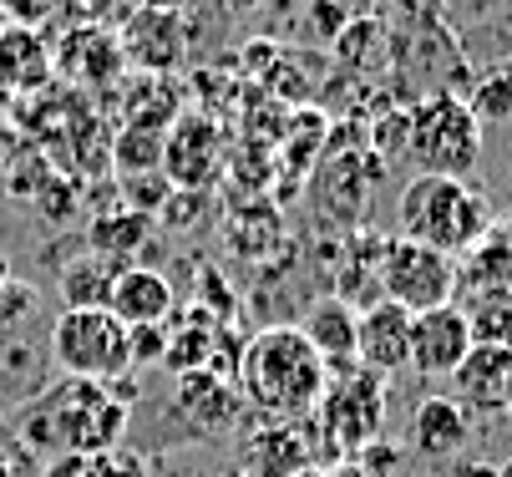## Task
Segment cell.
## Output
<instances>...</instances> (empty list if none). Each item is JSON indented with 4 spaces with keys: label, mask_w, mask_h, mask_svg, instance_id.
Returning <instances> with one entry per match:
<instances>
[{
    "label": "cell",
    "mask_w": 512,
    "mask_h": 477,
    "mask_svg": "<svg viewBox=\"0 0 512 477\" xmlns=\"http://www.w3.org/2000/svg\"><path fill=\"white\" fill-rule=\"evenodd\" d=\"M122 173H163V132L153 127H127L117 138Z\"/></svg>",
    "instance_id": "25"
},
{
    "label": "cell",
    "mask_w": 512,
    "mask_h": 477,
    "mask_svg": "<svg viewBox=\"0 0 512 477\" xmlns=\"http://www.w3.org/2000/svg\"><path fill=\"white\" fill-rule=\"evenodd\" d=\"M0 427H6V401H0Z\"/></svg>",
    "instance_id": "41"
},
{
    "label": "cell",
    "mask_w": 512,
    "mask_h": 477,
    "mask_svg": "<svg viewBox=\"0 0 512 477\" xmlns=\"http://www.w3.org/2000/svg\"><path fill=\"white\" fill-rule=\"evenodd\" d=\"M122 437H127V406L112 401L107 386L71 381V376L36 391L31 406L16 417V447H26L31 457H51V462L102 457L122 447Z\"/></svg>",
    "instance_id": "1"
},
{
    "label": "cell",
    "mask_w": 512,
    "mask_h": 477,
    "mask_svg": "<svg viewBox=\"0 0 512 477\" xmlns=\"http://www.w3.org/2000/svg\"><path fill=\"white\" fill-rule=\"evenodd\" d=\"M406 127H411V112H391L376 122V143L381 153H406Z\"/></svg>",
    "instance_id": "31"
},
{
    "label": "cell",
    "mask_w": 512,
    "mask_h": 477,
    "mask_svg": "<svg viewBox=\"0 0 512 477\" xmlns=\"http://www.w3.org/2000/svg\"><path fill=\"white\" fill-rule=\"evenodd\" d=\"M0 477H26V472L16 467V457H11L6 447H0Z\"/></svg>",
    "instance_id": "35"
},
{
    "label": "cell",
    "mask_w": 512,
    "mask_h": 477,
    "mask_svg": "<svg viewBox=\"0 0 512 477\" xmlns=\"http://www.w3.org/2000/svg\"><path fill=\"white\" fill-rule=\"evenodd\" d=\"M355 366L376 371V376H396L411 366V310H401L396 300H376L360 310V330H355Z\"/></svg>",
    "instance_id": "10"
},
{
    "label": "cell",
    "mask_w": 512,
    "mask_h": 477,
    "mask_svg": "<svg viewBox=\"0 0 512 477\" xmlns=\"http://www.w3.org/2000/svg\"><path fill=\"white\" fill-rule=\"evenodd\" d=\"M234 376L239 396L264 422H310L330 386V366L315 356L300 325H264L249 335Z\"/></svg>",
    "instance_id": "2"
},
{
    "label": "cell",
    "mask_w": 512,
    "mask_h": 477,
    "mask_svg": "<svg viewBox=\"0 0 512 477\" xmlns=\"http://www.w3.org/2000/svg\"><path fill=\"white\" fill-rule=\"evenodd\" d=\"M127 351H132V371L168 361V330H163V325H137V330H127Z\"/></svg>",
    "instance_id": "28"
},
{
    "label": "cell",
    "mask_w": 512,
    "mask_h": 477,
    "mask_svg": "<svg viewBox=\"0 0 512 477\" xmlns=\"http://www.w3.org/2000/svg\"><path fill=\"white\" fill-rule=\"evenodd\" d=\"M320 467L315 432L305 422H264L244 437V472L249 477H300Z\"/></svg>",
    "instance_id": "11"
},
{
    "label": "cell",
    "mask_w": 512,
    "mask_h": 477,
    "mask_svg": "<svg viewBox=\"0 0 512 477\" xmlns=\"http://www.w3.org/2000/svg\"><path fill=\"white\" fill-rule=\"evenodd\" d=\"M401 239L442 249V254H467L487 229H492V209L477 188H467L462 178H436V173H416L401 188Z\"/></svg>",
    "instance_id": "3"
},
{
    "label": "cell",
    "mask_w": 512,
    "mask_h": 477,
    "mask_svg": "<svg viewBox=\"0 0 512 477\" xmlns=\"http://www.w3.org/2000/svg\"><path fill=\"white\" fill-rule=\"evenodd\" d=\"M51 6H82V0H51Z\"/></svg>",
    "instance_id": "40"
},
{
    "label": "cell",
    "mask_w": 512,
    "mask_h": 477,
    "mask_svg": "<svg viewBox=\"0 0 512 477\" xmlns=\"http://www.w3.org/2000/svg\"><path fill=\"white\" fill-rule=\"evenodd\" d=\"M239 386L229 376H213V371H188L173 386V417H183V437H203V432H224L239 417Z\"/></svg>",
    "instance_id": "12"
},
{
    "label": "cell",
    "mask_w": 512,
    "mask_h": 477,
    "mask_svg": "<svg viewBox=\"0 0 512 477\" xmlns=\"http://www.w3.org/2000/svg\"><path fill=\"white\" fill-rule=\"evenodd\" d=\"M386 422V376L365 371V366H345L330 371V386L320 396V412H315V452L320 462H350L360 457L381 437Z\"/></svg>",
    "instance_id": "4"
},
{
    "label": "cell",
    "mask_w": 512,
    "mask_h": 477,
    "mask_svg": "<svg viewBox=\"0 0 512 477\" xmlns=\"http://www.w3.org/2000/svg\"><path fill=\"white\" fill-rule=\"evenodd\" d=\"M507 406H512V396H507Z\"/></svg>",
    "instance_id": "43"
},
{
    "label": "cell",
    "mask_w": 512,
    "mask_h": 477,
    "mask_svg": "<svg viewBox=\"0 0 512 477\" xmlns=\"http://www.w3.org/2000/svg\"><path fill=\"white\" fill-rule=\"evenodd\" d=\"M51 361L71 381H117L132 371L127 325L112 310H61L51 320Z\"/></svg>",
    "instance_id": "6"
},
{
    "label": "cell",
    "mask_w": 512,
    "mask_h": 477,
    "mask_svg": "<svg viewBox=\"0 0 512 477\" xmlns=\"http://www.w3.org/2000/svg\"><path fill=\"white\" fill-rule=\"evenodd\" d=\"M452 0H391V16L401 31H431V26H447Z\"/></svg>",
    "instance_id": "26"
},
{
    "label": "cell",
    "mask_w": 512,
    "mask_h": 477,
    "mask_svg": "<svg viewBox=\"0 0 512 477\" xmlns=\"http://www.w3.org/2000/svg\"><path fill=\"white\" fill-rule=\"evenodd\" d=\"M472 351V330L462 305H442V310H421L411 315V371L416 376H452Z\"/></svg>",
    "instance_id": "9"
},
{
    "label": "cell",
    "mask_w": 512,
    "mask_h": 477,
    "mask_svg": "<svg viewBox=\"0 0 512 477\" xmlns=\"http://www.w3.org/2000/svg\"><path fill=\"white\" fill-rule=\"evenodd\" d=\"M224 477H249V472H244V467H229V472H224Z\"/></svg>",
    "instance_id": "39"
},
{
    "label": "cell",
    "mask_w": 512,
    "mask_h": 477,
    "mask_svg": "<svg viewBox=\"0 0 512 477\" xmlns=\"http://www.w3.org/2000/svg\"><path fill=\"white\" fill-rule=\"evenodd\" d=\"M371 178H381V163L376 158H365V168H360V158L335 153L325 163V173H320V188L330 183V219L355 224L360 209H365V183H371Z\"/></svg>",
    "instance_id": "20"
},
{
    "label": "cell",
    "mask_w": 512,
    "mask_h": 477,
    "mask_svg": "<svg viewBox=\"0 0 512 477\" xmlns=\"http://www.w3.org/2000/svg\"><path fill=\"white\" fill-rule=\"evenodd\" d=\"M0 31H6V11H0Z\"/></svg>",
    "instance_id": "42"
},
{
    "label": "cell",
    "mask_w": 512,
    "mask_h": 477,
    "mask_svg": "<svg viewBox=\"0 0 512 477\" xmlns=\"http://www.w3.org/2000/svg\"><path fill=\"white\" fill-rule=\"evenodd\" d=\"M406 158L421 173L467 183V173L482 163V122L467 112V102L457 92L421 97L411 107V127H406Z\"/></svg>",
    "instance_id": "5"
},
{
    "label": "cell",
    "mask_w": 512,
    "mask_h": 477,
    "mask_svg": "<svg viewBox=\"0 0 512 477\" xmlns=\"http://www.w3.org/2000/svg\"><path fill=\"white\" fill-rule=\"evenodd\" d=\"M112 280H117V264H107L102 254L87 249L82 259H71L66 275H61V300H66V310H107Z\"/></svg>",
    "instance_id": "22"
},
{
    "label": "cell",
    "mask_w": 512,
    "mask_h": 477,
    "mask_svg": "<svg viewBox=\"0 0 512 477\" xmlns=\"http://www.w3.org/2000/svg\"><path fill=\"white\" fill-rule=\"evenodd\" d=\"M6 290H11V264L0 259V295H6Z\"/></svg>",
    "instance_id": "37"
},
{
    "label": "cell",
    "mask_w": 512,
    "mask_h": 477,
    "mask_svg": "<svg viewBox=\"0 0 512 477\" xmlns=\"http://www.w3.org/2000/svg\"><path fill=\"white\" fill-rule=\"evenodd\" d=\"M87 477H153V467L137 447H112L102 457H87Z\"/></svg>",
    "instance_id": "27"
},
{
    "label": "cell",
    "mask_w": 512,
    "mask_h": 477,
    "mask_svg": "<svg viewBox=\"0 0 512 477\" xmlns=\"http://www.w3.org/2000/svg\"><path fill=\"white\" fill-rule=\"evenodd\" d=\"M224 6H229V11H264L269 0H224Z\"/></svg>",
    "instance_id": "36"
},
{
    "label": "cell",
    "mask_w": 512,
    "mask_h": 477,
    "mask_svg": "<svg viewBox=\"0 0 512 477\" xmlns=\"http://www.w3.org/2000/svg\"><path fill=\"white\" fill-rule=\"evenodd\" d=\"M462 412H507L512 396V346H472L467 361L452 371Z\"/></svg>",
    "instance_id": "13"
},
{
    "label": "cell",
    "mask_w": 512,
    "mask_h": 477,
    "mask_svg": "<svg viewBox=\"0 0 512 477\" xmlns=\"http://www.w3.org/2000/svg\"><path fill=\"white\" fill-rule=\"evenodd\" d=\"M173 305H178V300H173L168 275H158V269H148V264L117 269L107 310H112L127 330H137V325H163V320L173 315Z\"/></svg>",
    "instance_id": "14"
},
{
    "label": "cell",
    "mask_w": 512,
    "mask_h": 477,
    "mask_svg": "<svg viewBox=\"0 0 512 477\" xmlns=\"http://www.w3.org/2000/svg\"><path fill=\"white\" fill-rule=\"evenodd\" d=\"M300 330H305V340L315 346V356H320L330 371L355 366V330H360V310H355V305H345L340 295L315 300V305L305 310Z\"/></svg>",
    "instance_id": "16"
},
{
    "label": "cell",
    "mask_w": 512,
    "mask_h": 477,
    "mask_svg": "<svg viewBox=\"0 0 512 477\" xmlns=\"http://www.w3.org/2000/svg\"><path fill=\"white\" fill-rule=\"evenodd\" d=\"M41 477H87V462H77V457H61V462H51Z\"/></svg>",
    "instance_id": "32"
},
{
    "label": "cell",
    "mask_w": 512,
    "mask_h": 477,
    "mask_svg": "<svg viewBox=\"0 0 512 477\" xmlns=\"http://www.w3.org/2000/svg\"><path fill=\"white\" fill-rule=\"evenodd\" d=\"M218 168H224V148H218V127L213 117H198V112H183L168 132H163V178L173 188H193L203 193Z\"/></svg>",
    "instance_id": "8"
},
{
    "label": "cell",
    "mask_w": 512,
    "mask_h": 477,
    "mask_svg": "<svg viewBox=\"0 0 512 477\" xmlns=\"http://www.w3.org/2000/svg\"><path fill=\"white\" fill-rule=\"evenodd\" d=\"M467 112H472L482 127H502V122H512V72H487V77L472 87Z\"/></svg>",
    "instance_id": "24"
},
{
    "label": "cell",
    "mask_w": 512,
    "mask_h": 477,
    "mask_svg": "<svg viewBox=\"0 0 512 477\" xmlns=\"http://www.w3.org/2000/svg\"><path fill=\"white\" fill-rule=\"evenodd\" d=\"M148 239H153V219L137 209H117V214H102L92 224V254H102L117 269H127V254H142Z\"/></svg>",
    "instance_id": "21"
},
{
    "label": "cell",
    "mask_w": 512,
    "mask_h": 477,
    "mask_svg": "<svg viewBox=\"0 0 512 477\" xmlns=\"http://www.w3.org/2000/svg\"><path fill=\"white\" fill-rule=\"evenodd\" d=\"M457 290H512V219H497L457 259Z\"/></svg>",
    "instance_id": "18"
},
{
    "label": "cell",
    "mask_w": 512,
    "mask_h": 477,
    "mask_svg": "<svg viewBox=\"0 0 512 477\" xmlns=\"http://www.w3.org/2000/svg\"><path fill=\"white\" fill-rule=\"evenodd\" d=\"M457 295V259L442 249H426L411 239H386L381 254V300H396L401 310H442Z\"/></svg>",
    "instance_id": "7"
},
{
    "label": "cell",
    "mask_w": 512,
    "mask_h": 477,
    "mask_svg": "<svg viewBox=\"0 0 512 477\" xmlns=\"http://www.w3.org/2000/svg\"><path fill=\"white\" fill-rule=\"evenodd\" d=\"M452 477H497V467L492 462H457Z\"/></svg>",
    "instance_id": "33"
},
{
    "label": "cell",
    "mask_w": 512,
    "mask_h": 477,
    "mask_svg": "<svg viewBox=\"0 0 512 477\" xmlns=\"http://www.w3.org/2000/svg\"><path fill=\"white\" fill-rule=\"evenodd\" d=\"M330 56L345 77H371L391 61V26L381 16H355L335 41H330Z\"/></svg>",
    "instance_id": "19"
},
{
    "label": "cell",
    "mask_w": 512,
    "mask_h": 477,
    "mask_svg": "<svg viewBox=\"0 0 512 477\" xmlns=\"http://www.w3.org/2000/svg\"><path fill=\"white\" fill-rule=\"evenodd\" d=\"M472 442V417L462 412V406L452 396H426L416 401L411 412V447L416 457H462V447Z\"/></svg>",
    "instance_id": "15"
},
{
    "label": "cell",
    "mask_w": 512,
    "mask_h": 477,
    "mask_svg": "<svg viewBox=\"0 0 512 477\" xmlns=\"http://www.w3.org/2000/svg\"><path fill=\"white\" fill-rule=\"evenodd\" d=\"M462 315L472 346H512V290H477Z\"/></svg>",
    "instance_id": "23"
},
{
    "label": "cell",
    "mask_w": 512,
    "mask_h": 477,
    "mask_svg": "<svg viewBox=\"0 0 512 477\" xmlns=\"http://www.w3.org/2000/svg\"><path fill=\"white\" fill-rule=\"evenodd\" d=\"M355 16H360V11H350V6H335V0H310V31H315L325 46H330V41H335V36H340V31L355 21Z\"/></svg>",
    "instance_id": "30"
},
{
    "label": "cell",
    "mask_w": 512,
    "mask_h": 477,
    "mask_svg": "<svg viewBox=\"0 0 512 477\" xmlns=\"http://www.w3.org/2000/svg\"><path fill=\"white\" fill-rule=\"evenodd\" d=\"M350 462H360V472H365V477H396V472H401V462H406V452H401L396 442L376 437L371 447H365L360 457H350Z\"/></svg>",
    "instance_id": "29"
},
{
    "label": "cell",
    "mask_w": 512,
    "mask_h": 477,
    "mask_svg": "<svg viewBox=\"0 0 512 477\" xmlns=\"http://www.w3.org/2000/svg\"><path fill=\"white\" fill-rule=\"evenodd\" d=\"M325 477H365V472H360V462H335V467H325Z\"/></svg>",
    "instance_id": "34"
},
{
    "label": "cell",
    "mask_w": 512,
    "mask_h": 477,
    "mask_svg": "<svg viewBox=\"0 0 512 477\" xmlns=\"http://www.w3.org/2000/svg\"><path fill=\"white\" fill-rule=\"evenodd\" d=\"M51 46L31 21H16L0 31V87L6 92H36L51 77Z\"/></svg>",
    "instance_id": "17"
},
{
    "label": "cell",
    "mask_w": 512,
    "mask_h": 477,
    "mask_svg": "<svg viewBox=\"0 0 512 477\" xmlns=\"http://www.w3.org/2000/svg\"><path fill=\"white\" fill-rule=\"evenodd\" d=\"M497 477H512V457H507V462H502V467H497Z\"/></svg>",
    "instance_id": "38"
}]
</instances>
